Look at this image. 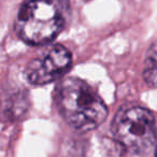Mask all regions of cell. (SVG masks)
Listing matches in <instances>:
<instances>
[{
	"instance_id": "5",
	"label": "cell",
	"mask_w": 157,
	"mask_h": 157,
	"mask_svg": "<svg viewBox=\"0 0 157 157\" xmlns=\"http://www.w3.org/2000/svg\"><path fill=\"white\" fill-rule=\"evenodd\" d=\"M143 75L150 86H155L157 82V48L152 46L148 50L144 63Z\"/></svg>"
},
{
	"instance_id": "4",
	"label": "cell",
	"mask_w": 157,
	"mask_h": 157,
	"mask_svg": "<svg viewBox=\"0 0 157 157\" xmlns=\"http://www.w3.org/2000/svg\"><path fill=\"white\" fill-rule=\"evenodd\" d=\"M72 57L63 45H54L29 63L26 75L35 85H44L60 78L71 68Z\"/></svg>"
},
{
	"instance_id": "1",
	"label": "cell",
	"mask_w": 157,
	"mask_h": 157,
	"mask_svg": "<svg viewBox=\"0 0 157 157\" xmlns=\"http://www.w3.org/2000/svg\"><path fill=\"white\" fill-rule=\"evenodd\" d=\"M56 101L65 121L78 131L93 130L107 118L105 103L96 90L81 78L63 80L57 88Z\"/></svg>"
},
{
	"instance_id": "6",
	"label": "cell",
	"mask_w": 157,
	"mask_h": 157,
	"mask_svg": "<svg viewBox=\"0 0 157 157\" xmlns=\"http://www.w3.org/2000/svg\"><path fill=\"white\" fill-rule=\"evenodd\" d=\"M156 156H157V150H156Z\"/></svg>"
},
{
	"instance_id": "2",
	"label": "cell",
	"mask_w": 157,
	"mask_h": 157,
	"mask_svg": "<svg viewBox=\"0 0 157 157\" xmlns=\"http://www.w3.org/2000/svg\"><path fill=\"white\" fill-rule=\"evenodd\" d=\"M65 23L60 0H27L18 11L15 29L25 42L43 45L61 33Z\"/></svg>"
},
{
	"instance_id": "3",
	"label": "cell",
	"mask_w": 157,
	"mask_h": 157,
	"mask_svg": "<svg viewBox=\"0 0 157 157\" xmlns=\"http://www.w3.org/2000/svg\"><path fill=\"white\" fill-rule=\"evenodd\" d=\"M114 140L130 154H145L156 141V123L153 114L141 107H124L112 123Z\"/></svg>"
}]
</instances>
